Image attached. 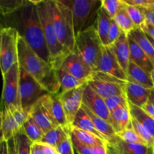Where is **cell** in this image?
I'll return each instance as SVG.
<instances>
[{
  "instance_id": "cell-38",
  "label": "cell",
  "mask_w": 154,
  "mask_h": 154,
  "mask_svg": "<svg viewBox=\"0 0 154 154\" xmlns=\"http://www.w3.org/2000/svg\"><path fill=\"white\" fill-rule=\"evenodd\" d=\"M132 126L134 130L136 132V133L139 135L140 138L146 143L147 146L154 147V138L141 123H138L135 119L132 118Z\"/></svg>"
},
{
  "instance_id": "cell-55",
  "label": "cell",
  "mask_w": 154,
  "mask_h": 154,
  "mask_svg": "<svg viewBox=\"0 0 154 154\" xmlns=\"http://www.w3.org/2000/svg\"><path fill=\"white\" fill-rule=\"evenodd\" d=\"M149 102L152 104V105H154V88L152 89L151 91H150V96H149Z\"/></svg>"
},
{
  "instance_id": "cell-57",
  "label": "cell",
  "mask_w": 154,
  "mask_h": 154,
  "mask_svg": "<svg viewBox=\"0 0 154 154\" xmlns=\"http://www.w3.org/2000/svg\"><path fill=\"white\" fill-rule=\"evenodd\" d=\"M150 76H151V79H152V81H153V87H154V69L152 71L151 73H150Z\"/></svg>"
},
{
  "instance_id": "cell-50",
  "label": "cell",
  "mask_w": 154,
  "mask_h": 154,
  "mask_svg": "<svg viewBox=\"0 0 154 154\" xmlns=\"http://www.w3.org/2000/svg\"><path fill=\"white\" fill-rule=\"evenodd\" d=\"M140 28H141L146 34L148 35L149 36H150V37L153 38L154 39V26L144 23Z\"/></svg>"
},
{
  "instance_id": "cell-27",
  "label": "cell",
  "mask_w": 154,
  "mask_h": 154,
  "mask_svg": "<svg viewBox=\"0 0 154 154\" xmlns=\"http://www.w3.org/2000/svg\"><path fill=\"white\" fill-rule=\"evenodd\" d=\"M82 108L85 110V111L87 113L89 117H90V119L93 121V124L96 126V129L106 138L107 141H108L110 138H113V137H114L117 135L115 129H114L113 126L109 122H108L107 120L102 118V117H99V116L96 115L93 113H92L84 105H82Z\"/></svg>"
},
{
  "instance_id": "cell-43",
  "label": "cell",
  "mask_w": 154,
  "mask_h": 154,
  "mask_svg": "<svg viewBox=\"0 0 154 154\" xmlns=\"http://www.w3.org/2000/svg\"><path fill=\"white\" fill-rule=\"evenodd\" d=\"M11 114L20 129H22L24 123L29 118V114L26 112V111H23V109L17 110V111L12 112Z\"/></svg>"
},
{
  "instance_id": "cell-9",
  "label": "cell",
  "mask_w": 154,
  "mask_h": 154,
  "mask_svg": "<svg viewBox=\"0 0 154 154\" xmlns=\"http://www.w3.org/2000/svg\"><path fill=\"white\" fill-rule=\"evenodd\" d=\"M3 76V109L12 113L22 109L20 99V66L16 63Z\"/></svg>"
},
{
  "instance_id": "cell-31",
  "label": "cell",
  "mask_w": 154,
  "mask_h": 154,
  "mask_svg": "<svg viewBox=\"0 0 154 154\" xmlns=\"http://www.w3.org/2000/svg\"><path fill=\"white\" fill-rule=\"evenodd\" d=\"M113 19L115 20L116 23L118 25L121 31L124 32L126 34H129L133 29L137 28L135 26L134 23L131 20L129 14H128L127 10L125 7V4L123 0H122V4L117 11V14L115 15Z\"/></svg>"
},
{
  "instance_id": "cell-19",
  "label": "cell",
  "mask_w": 154,
  "mask_h": 154,
  "mask_svg": "<svg viewBox=\"0 0 154 154\" xmlns=\"http://www.w3.org/2000/svg\"><path fill=\"white\" fill-rule=\"evenodd\" d=\"M111 46L114 50V54L120 66L126 73L129 64L130 63V49H129L128 34L122 31L118 39Z\"/></svg>"
},
{
  "instance_id": "cell-15",
  "label": "cell",
  "mask_w": 154,
  "mask_h": 154,
  "mask_svg": "<svg viewBox=\"0 0 154 154\" xmlns=\"http://www.w3.org/2000/svg\"><path fill=\"white\" fill-rule=\"evenodd\" d=\"M84 86L60 95V100L70 127H72L77 114L82 107Z\"/></svg>"
},
{
  "instance_id": "cell-28",
  "label": "cell",
  "mask_w": 154,
  "mask_h": 154,
  "mask_svg": "<svg viewBox=\"0 0 154 154\" xmlns=\"http://www.w3.org/2000/svg\"><path fill=\"white\" fill-rule=\"evenodd\" d=\"M129 106L132 118L141 123L154 138V119L144 111L143 108L135 106L129 102Z\"/></svg>"
},
{
  "instance_id": "cell-36",
  "label": "cell",
  "mask_w": 154,
  "mask_h": 154,
  "mask_svg": "<svg viewBox=\"0 0 154 154\" xmlns=\"http://www.w3.org/2000/svg\"><path fill=\"white\" fill-rule=\"evenodd\" d=\"M124 4L126 10H127L128 14H129L131 20L134 23L135 26L137 28L138 27H141L144 23V22H145V17H144V14L142 9L139 8L138 7H135V6L126 4L125 2Z\"/></svg>"
},
{
  "instance_id": "cell-17",
  "label": "cell",
  "mask_w": 154,
  "mask_h": 154,
  "mask_svg": "<svg viewBox=\"0 0 154 154\" xmlns=\"http://www.w3.org/2000/svg\"><path fill=\"white\" fill-rule=\"evenodd\" d=\"M151 90L137 83L128 81L126 86V96L128 102L135 106L143 108L148 102Z\"/></svg>"
},
{
  "instance_id": "cell-4",
  "label": "cell",
  "mask_w": 154,
  "mask_h": 154,
  "mask_svg": "<svg viewBox=\"0 0 154 154\" xmlns=\"http://www.w3.org/2000/svg\"><path fill=\"white\" fill-rule=\"evenodd\" d=\"M40 14L41 21L43 27L45 41L50 54V63L55 68L59 69L65 57L69 54L57 38L51 15V6L49 0L36 1Z\"/></svg>"
},
{
  "instance_id": "cell-41",
  "label": "cell",
  "mask_w": 154,
  "mask_h": 154,
  "mask_svg": "<svg viewBox=\"0 0 154 154\" xmlns=\"http://www.w3.org/2000/svg\"><path fill=\"white\" fill-rule=\"evenodd\" d=\"M56 150L59 154H75V149L72 144L71 133L57 145Z\"/></svg>"
},
{
  "instance_id": "cell-7",
  "label": "cell",
  "mask_w": 154,
  "mask_h": 154,
  "mask_svg": "<svg viewBox=\"0 0 154 154\" xmlns=\"http://www.w3.org/2000/svg\"><path fill=\"white\" fill-rule=\"evenodd\" d=\"M20 99L21 108L29 114L35 105L50 94L32 76L20 66Z\"/></svg>"
},
{
  "instance_id": "cell-54",
  "label": "cell",
  "mask_w": 154,
  "mask_h": 154,
  "mask_svg": "<svg viewBox=\"0 0 154 154\" xmlns=\"http://www.w3.org/2000/svg\"><path fill=\"white\" fill-rule=\"evenodd\" d=\"M107 150H108V154H117L114 147L108 143L107 144Z\"/></svg>"
},
{
  "instance_id": "cell-11",
  "label": "cell",
  "mask_w": 154,
  "mask_h": 154,
  "mask_svg": "<svg viewBox=\"0 0 154 154\" xmlns=\"http://www.w3.org/2000/svg\"><path fill=\"white\" fill-rule=\"evenodd\" d=\"M29 116L44 133L60 126L53 115L51 94L41 99L33 106L29 112Z\"/></svg>"
},
{
  "instance_id": "cell-46",
  "label": "cell",
  "mask_w": 154,
  "mask_h": 154,
  "mask_svg": "<svg viewBox=\"0 0 154 154\" xmlns=\"http://www.w3.org/2000/svg\"><path fill=\"white\" fill-rule=\"evenodd\" d=\"M142 10L145 17L144 23L154 26V7L147 9H142Z\"/></svg>"
},
{
  "instance_id": "cell-2",
  "label": "cell",
  "mask_w": 154,
  "mask_h": 154,
  "mask_svg": "<svg viewBox=\"0 0 154 154\" xmlns=\"http://www.w3.org/2000/svg\"><path fill=\"white\" fill-rule=\"evenodd\" d=\"M18 63L50 94L59 93L60 85L57 69L42 60L20 36L18 39Z\"/></svg>"
},
{
  "instance_id": "cell-1",
  "label": "cell",
  "mask_w": 154,
  "mask_h": 154,
  "mask_svg": "<svg viewBox=\"0 0 154 154\" xmlns=\"http://www.w3.org/2000/svg\"><path fill=\"white\" fill-rule=\"evenodd\" d=\"M2 17V28L15 29L19 35L42 60L50 63L49 51L36 1L26 0L25 4L17 11Z\"/></svg>"
},
{
  "instance_id": "cell-22",
  "label": "cell",
  "mask_w": 154,
  "mask_h": 154,
  "mask_svg": "<svg viewBox=\"0 0 154 154\" xmlns=\"http://www.w3.org/2000/svg\"><path fill=\"white\" fill-rule=\"evenodd\" d=\"M111 20H112L111 17L107 13L106 11L102 6L98 14L96 28L99 39L104 46H111L108 40V32L111 26Z\"/></svg>"
},
{
  "instance_id": "cell-58",
  "label": "cell",
  "mask_w": 154,
  "mask_h": 154,
  "mask_svg": "<svg viewBox=\"0 0 154 154\" xmlns=\"http://www.w3.org/2000/svg\"><path fill=\"white\" fill-rule=\"evenodd\" d=\"M75 154H78V153H77V152L76 151H75Z\"/></svg>"
},
{
  "instance_id": "cell-13",
  "label": "cell",
  "mask_w": 154,
  "mask_h": 154,
  "mask_svg": "<svg viewBox=\"0 0 154 154\" xmlns=\"http://www.w3.org/2000/svg\"><path fill=\"white\" fill-rule=\"evenodd\" d=\"M59 69L71 74L78 79L88 81L94 74L93 69L77 53H69L60 64Z\"/></svg>"
},
{
  "instance_id": "cell-25",
  "label": "cell",
  "mask_w": 154,
  "mask_h": 154,
  "mask_svg": "<svg viewBox=\"0 0 154 154\" xmlns=\"http://www.w3.org/2000/svg\"><path fill=\"white\" fill-rule=\"evenodd\" d=\"M72 127H75L77 128V129H82V130L87 131V132H91V133L97 135L98 137L101 138L102 139L108 141L106 138L96 129V126H94L90 117H89L87 113L86 112L85 110L82 107L77 114L75 120H74L73 123L72 125Z\"/></svg>"
},
{
  "instance_id": "cell-29",
  "label": "cell",
  "mask_w": 154,
  "mask_h": 154,
  "mask_svg": "<svg viewBox=\"0 0 154 154\" xmlns=\"http://www.w3.org/2000/svg\"><path fill=\"white\" fill-rule=\"evenodd\" d=\"M71 133L76 137L81 143L85 145L89 146L90 147H95L99 145H106L108 141L102 139L101 138L98 137L95 134L91 132H87V131L82 130V129H77L75 127H71Z\"/></svg>"
},
{
  "instance_id": "cell-26",
  "label": "cell",
  "mask_w": 154,
  "mask_h": 154,
  "mask_svg": "<svg viewBox=\"0 0 154 154\" xmlns=\"http://www.w3.org/2000/svg\"><path fill=\"white\" fill-rule=\"evenodd\" d=\"M70 129L69 128L63 127L60 126L51 129L44 134L43 137L38 143L47 144L56 148L57 145L71 133Z\"/></svg>"
},
{
  "instance_id": "cell-21",
  "label": "cell",
  "mask_w": 154,
  "mask_h": 154,
  "mask_svg": "<svg viewBox=\"0 0 154 154\" xmlns=\"http://www.w3.org/2000/svg\"><path fill=\"white\" fill-rule=\"evenodd\" d=\"M111 125L115 129L116 133L126 129L132 128V116L129 106L120 108L111 113Z\"/></svg>"
},
{
  "instance_id": "cell-24",
  "label": "cell",
  "mask_w": 154,
  "mask_h": 154,
  "mask_svg": "<svg viewBox=\"0 0 154 154\" xmlns=\"http://www.w3.org/2000/svg\"><path fill=\"white\" fill-rule=\"evenodd\" d=\"M57 77H58L60 85V92L58 93L59 95L66 93L69 90L78 88L87 83V81L78 79L71 74L68 73L62 69H57Z\"/></svg>"
},
{
  "instance_id": "cell-52",
  "label": "cell",
  "mask_w": 154,
  "mask_h": 154,
  "mask_svg": "<svg viewBox=\"0 0 154 154\" xmlns=\"http://www.w3.org/2000/svg\"><path fill=\"white\" fill-rule=\"evenodd\" d=\"M0 154H9L8 141L5 140H0Z\"/></svg>"
},
{
  "instance_id": "cell-10",
  "label": "cell",
  "mask_w": 154,
  "mask_h": 154,
  "mask_svg": "<svg viewBox=\"0 0 154 154\" xmlns=\"http://www.w3.org/2000/svg\"><path fill=\"white\" fill-rule=\"evenodd\" d=\"M87 84L104 99L118 95H126L127 81L102 72H94Z\"/></svg>"
},
{
  "instance_id": "cell-30",
  "label": "cell",
  "mask_w": 154,
  "mask_h": 154,
  "mask_svg": "<svg viewBox=\"0 0 154 154\" xmlns=\"http://www.w3.org/2000/svg\"><path fill=\"white\" fill-rule=\"evenodd\" d=\"M129 34L136 41L137 43L140 45L143 51L148 56L154 66V49L147 35L140 27L135 28Z\"/></svg>"
},
{
  "instance_id": "cell-12",
  "label": "cell",
  "mask_w": 154,
  "mask_h": 154,
  "mask_svg": "<svg viewBox=\"0 0 154 154\" xmlns=\"http://www.w3.org/2000/svg\"><path fill=\"white\" fill-rule=\"evenodd\" d=\"M96 72H102L127 81L126 73L120 66L111 46H102Z\"/></svg>"
},
{
  "instance_id": "cell-53",
  "label": "cell",
  "mask_w": 154,
  "mask_h": 154,
  "mask_svg": "<svg viewBox=\"0 0 154 154\" xmlns=\"http://www.w3.org/2000/svg\"><path fill=\"white\" fill-rule=\"evenodd\" d=\"M32 154H42L40 144L38 143H33L32 146Z\"/></svg>"
},
{
  "instance_id": "cell-37",
  "label": "cell",
  "mask_w": 154,
  "mask_h": 154,
  "mask_svg": "<svg viewBox=\"0 0 154 154\" xmlns=\"http://www.w3.org/2000/svg\"><path fill=\"white\" fill-rule=\"evenodd\" d=\"M105 102L111 113L116 111L118 108L129 106V102H128V99L125 94L108 98V99H105Z\"/></svg>"
},
{
  "instance_id": "cell-49",
  "label": "cell",
  "mask_w": 154,
  "mask_h": 154,
  "mask_svg": "<svg viewBox=\"0 0 154 154\" xmlns=\"http://www.w3.org/2000/svg\"><path fill=\"white\" fill-rule=\"evenodd\" d=\"M106 145H99L91 147L93 154H108Z\"/></svg>"
},
{
  "instance_id": "cell-45",
  "label": "cell",
  "mask_w": 154,
  "mask_h": 154,
  "mask_svg": "<svg viewBox=\"0 0 154 154\" xmlns=\"http://www.w3.org/2000/svg\"><path fill=\"white\" fill-rule=\"evenodd\" d=\"M126 4L135 6L141 9L154 7V0H123Z\"/></svg>"
},
{
  "instance_id": "cell-40",
  "label": "cell",
  "mask_w": 154,
  "mask_h": 154,
  "mask_svg": "<svg viewBox=\"0 0 154 154\" xmlns=\"http://www.w3.org/2000/svg\"><path fill=\"white\" fill-rule=\"evenodd\" d=\"M122 4V0H102V6L107 13L114 18Z\"/></svg>"
},
{
  "instance_id": "cell-5",
  "label": "cell",
  "mask_w": 154,
  "mask_h": 154,
  "mask_svg": "<svg viewBox=\"0 0 154 154\" xmlns=\"http://www.w3.org/2000/svg\"><path fill=\"white\" fill-rule=\"evenodd\" d=\"M71 9L75 38L79 33L96 26L102 0H61Z\"/></svg>"
},
{
  "instance_id": "cell-8",
  "label": "cell",
  "mask_w": 154,
  "mask_h": 154,
  "mask_svg": "<svg viewBox=\"0 0 154 154\" xmlns=\"http://www.w3.org/2000/svg\"><path fill=\"white\" fill-rule=\"evenodd\" d=\"M19 34L15 29L2 27L0 32V66L2 75L18 63Z\"/></svg>"
},
{
  "instance_id": "cell-32",
  "label": "cell",
  "mask_w": 154,
  "mask_h": 154,
  "mask_svg": "<svg viewBox=\"0 0 154 154\" xmlns=\"http://www.w3.org/2000/svg\"><path fill=\"white\" fill-rule=\"evenodd\" d=\"M51 110H52L53 115H54V119L57 122L59 126L71 129L70 126H69V123L67 121V118H66L61 100H60V95L58 93H57V94H51Z\"/></svg>"
},
{
  "instance_id": "cell-6",
  "label": "cell",
  "mask_w": 154,
  "mask_h": 154,
  "mask_svg": "<svg viewBox=\"0 0 154 154\" xmlns=\"http://www.w3.org/2000/svg\"><path fill=\"white\" fill-rule=\"evenodd\" d=\"M102 44L98 35L96 26L76 36V52L96 72L102 51Z\"/></svg>"
},
{
  "instance_id": "cell-51",
  "label": "cell",
  "mask_w": 154,
  "mask_h": 154,
  "mask_svg": "<svg viewBox=\"0 0 154 154\" xmlns=\"http://www.w3.org/2000/svg\"><path fill=\"white\" fill-rule=\"evenodd\" d=\"M143 110L147 113L149 115L154 119V105H152L150 102H147L143 108Z\"/></svg>"
},
{
  "instance_id": "cell-42",
  "label": "cell",
  "mask_w": 154,
  "mask_h": 154,
  "mask_svg": "<svg viewBox=\"0 0 154 154\" xmlns=\"http://www.w3.org/2000/svg\"><path fill=\"white\" fill-rule=\"evenodd\" d=\"M71 138H72V141L74 149H75V151L78 154H93L91 147L81 143L72 133H71Z\"/></svg>"
},
{
  "instance_id": "cell-39",
  "label": "cell",
  "mask_w": 154,
  "mask_h": 154,
  "mask_svg": "<svg viewBox=\"0 0 154 154\" xmlns=\"http://www.w3.org/2000/svg\"><path fill=\"white\" fill-rule=\"evenodd\" d=\"M117 135L123 140V141L130 144H146V143L140 138L139 135L136 133L133 128L126 129L122 132L117 133Z\"/></svg>"
},
{
  "instance_id": "cell-48",
  "label": "cell",
  "mask_w": 154,
  "mask_h": 154,
  "mask_svg": "<svg viewBox=\"0 0 154 154\" xmlns=\"http://www.w3.org/2000/svg\"><path fill=\"white\" fill-rule=\"evenodd\" d=\"M8 153L9 154H17V152L16 140H15V136L8 141Z\"/></svg>"
},
{
  "instance_id": "cell-35",
  "label": "cell",
  "mask_w": 154,
  "mask_h": 154,
  "mask_svg": "<svg viewBox=\"0 0 154 154\" xmlns=\"http://www.w3.org/2000/svg\"><path fill=\"white\" fill-rule=\"evenodd\" d=\"M26 0H0V12L2 16H7L17 11Z\"/></svg>"
},
{
  "instance_id": "cell-3",
  "label": "cell",
  "mask_w": 154,
  "mask_h": 154,
  "mask_svg": "<svg viewBox=\"0 0 154 154\" xmlns=\"http://www.w3.org/2000/svg\"><path fill=\"white\" fill-rule=\"evenodd\" d=\"M53 23L59 41L69 53L76 51V38L71 9L61 0H49Z\"/></svg>"
},
{
  "instance_id": "cell-23",
  "label": "cell",
  "mask_w": 154,
  "mask_h": 154,
  "mask_svg": "<svg viewBox=\"0 0 154 154\" xmlns=\"http://www.w3.org/2000/svg\"><path fill=\"white\" fill-rule=\"evenodd\" d=\"M20 129H21L18 127L11 113L2 109L1 113V139L8 141L14 138Z\"/></svg>"
},
{
  "instance_id": "cell-18",
  "label": "cell",
  "mask_w": 154,
  "mask_h": 154,
  "mask_svg": "<svg viewBox=\"0 0 154 154\" xmlns=\"http://www.w3.org/2000/svg\"><path fill=\"white\" fill-rule=\"evenodd\" d=\"M128 38L130 49V61L150 74L154 69V66L150 59L129 34H128Z\"/></svg>"
},
{
  "instance_id": "cell-16",
  "label": "cell",
  "mask_w": 154,
  "mask_h": 154,
  "mask_svg": "<svg viewBox=\"0 0 154 154\" xmlns=\"http://www.w3.org/2000/svg\"><path fill=\"white\" fill-rule=\"evenodd\" d=\"M108 143L114 147L117 154H154V147L125 142L117 135L110 138Z\"/></svg>"
},
{
  "instance_id": "cell-47",
  "label": "cell",
  "mask_w": 154,
  "mask_h": 154,
  "mask_svg": "<svg viewBox=\"0 0 154 154\" xmlns=\"http://www.w3.org/2000/svg\"><path fill=\"white\" fill-rule=\"evenodd\" d=\"M39 144V143H38ZM41 147V150H42V154H59L57 151L56 148L51 147V146L47 145V144H39Z\"/></svg>"
},
{
  "instance_id": "cell-14",
  "label": "cell",
  "mask_w": 154,
  "mask_h": 154,
  "mask_svg": "<svg viewBox=\"0 0 154 154\" xmlns=\"http://www.w3.org/2000/svg\"><path fill=\"white\" fill-rule=\"evenodd\" d=\"M83 105L92 113L102 117L111 124V112L105 99L101 97L88 84H85L83 90Z\"/></svg>"
},
{
  "instance_id": "cell-33",
  "label": "cell",
  "mask_w": 154,
  "mask_h": 154,
  "mask_svg": "<svg viewBox=\"0 0 154 154\" xmlns=\"http://www.w3.org/2000/svg\"><path fill=\"white\" fill-rule=\"evenodd\" d=\"M22 129L26 136L31 140L33 143H38L44 135V132L40 127L34 122V120L30 117L26 120L23 126Z\"/></svg>"
},
{
  "instance_id": "cell-56",
  "label": "cell",
  "mask_w": 154,
  "mask_h": 154,
  "mask_svg": "<svg viewBox=\"0 0 154 154\" xmlns=\"http://www.w3.org/2000/svg\"><path fill=\"white\" fill-rule=\"evenodd\" d=\"M144 33H145V32H144ZM145 34H146V33H145ZM146 35H147V34H146ZM147 35V37H148L149 40H150V43H151V44H152V45H153V49H154V39L153 38H151V37H150V36H149L148 35Z\"/></svg>"
},
{
  "instance_id": "cell-34",
  "label": "cell",
  "mask_w": 154,
  "mask_h": 154,
  "mask_svg": "<svg viewBox=\"0 0 154 154\" xmlns=\"http://www.w3.org/2000/svg\"><path fill=\"white\" fill-rule=\"evenodd\" d=\"M17 154H32V146L33 142L26 136L22 129L15 135Z\"/></svg>"
},
{
  "instance_id": "cell-44",
  "label": "cell",
  "mask_w": 154,
  "mask_h": 154,
  "mask_svg": "<svg viewBox=\"0 0 154 154\" xmlns=\"http://www.w3.org/2000/svg\"><path fill=\"white\" fill-rule=\"evenodd\" d=\"M122 31L118 26L117 23H116L115 20L112 18L111 20V26H110L109 32H108V40H109L110 45H112L120 37V34H121Z\"/></svg>"
},
{
  "instance_id": "cell-20",
  "label": "cell",
  "mask_w": 154,
  "mask_h": 154,
  "mask_svg": "<svg viewBox=\"0 0 154 154\" xmlns=\"http://www.w3.org/2000/svg\"><path fill=\"white\" fill-rule=\"evenodd\" d=\"M126 75H127V81L137 83L150 90L154 88L150 74L144 70L142 68L137 66L133 62L130 61L129 63Z\"/></svg>"
}]
</instances>
